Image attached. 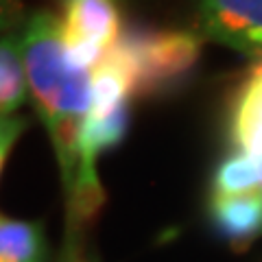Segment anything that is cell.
Segmentation results:
<instances>
[{
  "label": "cell",
  "instance_id": "obj_1",
  "mask_svg": "<svg viewBox=\"0 0 262 262\" xmlns=\"http://www.w3.org/2000/svg\"><path fill=\"white\" fill-rule=\"evenodd\" d=\"M20 35L29 101L53 144L61 190L68 192L79 170L77 142L92 101V70L77 66L66 53L59 15L44 9L29 13Z\"/></svg>",
  "mask_w": 262,
  "mask_h": 262
},
{
  "label": "cell",
  "instance_id": "obj_2",
  "mask_svg": "<svg viewBox=\"0 0 262 262\" xmlns=\"http://www.w3.org/2000/svg\"><path fill=\"white\" fill-rule=\"evenodd\" d=\"M201 33L125 27L112 55L127 70L131 96L155 98L182 88L201 59Z\"/></svg>",
  "mask_w": 262,
  "mask_h": 262
},
{
  "label": "cell",
  "instance_id": "obj_3",
  "mask_svg": "<svg viewBox=\"0 0 262 262\" xmlns=\"http://www.w3.org/2000/svg\"><path fill=\"white\" fill-rule=\"evenodd\" d=\"M122 29L118 0H68L59 15L66 53L85 70H94L107 57Z\"/></svg>",
  "mask_w": 262,
  "mask_h": 262
},
{
  "label": "cell",
  "instance_id": "obj_4",
  "mask_svg": "<svg viewBox=\"0 0 262 262\" xmlns=\"http://www.w3.org/2000/svg\"><path fill=\"white\" fill-rule=\"evenodd\" d=\"M201 37L262 59V0H196Z\"/></svg>",
  "mask_w": 262,
  "mask_h": 262
},
{
  "label": "cell",
  "instance_id": "obj_5",
  "mask_svg": "<svg viewBox=\"0 0 262 262\" xmlns=\"http://www.w3.org/2000/svg\"><path fill=\"white\" fill-rule=\"evenodd\" d=\"M208 216L214 232L234 249L247 247L262 234V201L258 192L238 196H212Z\"/></svg>",
  "mask_w": 262,
  "mask_h": 262
},
{
  "label": "cell",
  "instance_id": "obj_6",
  "mask_svg": "<svg viewBox=\"0 0 262 262\" xmlns=\"http://www.w3.org/2000/svg\"><path fill=\"white\" fill-rule=\"evenodd\" d=\"M229 134L236 149L262 158V61H256L234 101Z\"/></svg>",
  "mask_w": 262,
  "mask_h": 262
},
{
  "label": "cell",
  "instance_id": "obj_7",
  "mask_svg": "<svg viewBox=\"0 0 262 262\" xmlns=\"http://www.w3.org/2000/svg\"><path fill=\"white\" fill-rule=\"evenodd\" d=\"M48 258L51 249L42 221L0 212V262H48Z\"/></svg>",
  "mask_w": 262,
  "mask_h": 262
},
{
  "label": "cell",
  "instance_id": "obj_8",
  "mask_svg": "<svg viewBox=\"0 0 262 262\" xmlns=\"http://www.w3.org/2000/svg\"><path fill=\"white\" fill-rule=\"evenodd\" d=\"M29 101V81L24 68L20 31L0 33V118L18 114Z\"/></svg>",
  "mask_w": 262,
  "mask_h": 262
},
{
  "label": "cell",
  "instance_id": "obj_9",
  "mask_svg": "<svg viewBox=\"0 0 262 262\" xmlns=\"http://www.w3.org/2000/svg\"><path fill=\"white\" fill-rule=\"evenodd\" d=\"M258 164L249 153L227 155L212 175V196H238L260 190Z\"/></svg>",
  "mask_w": 262,
  "mask_h": 262
},
{
  "label": "cell",
  "instance_id": "obj_10",
  "mask_svg": "<svg viewBox=\"0 0 262 262\" xmlns=\"http://www.w3.org/2000/svg\"><path fill=\"white\" fill-rule=\"evenodd\" d=\"M29 127H31V120L20 112L0 118V175H3L5 164L9 160L11 151L15 149V144H18V140L24 136V131Z\"/></svg>",
  "mask_w": 262,
  "mask_h": 262
},
{
  "label": "cell",
  "instance_id": "obj_11",
  "mask_svg": "<svg viewBox=\"0 0 262 262\" xmlns=\"http://www.w3.org/2000/svg\"><path fill=\"white\" fill-rule=\"evenodd\" d=\"M27 5L24 0H0V33L20 31L27 22Z\"/></svg>",
  "mask_w": 262,
  "mask_h": 262
},
{
  "label": "cell",
  "instance_id": "obj_12",
  "mask_svg": "<svg viewBox=\"0 0 262 262\" xmlns=\"http://www.w3.org/2000/svg\"><path fill=\"white\" fill-rule=\"evenodd\" d=\"M57 262H92V260H85L81 253H75V256H59Z\"/></svg>",
  "mask_w": 262,
  "mask_h": 262
},
{
  "label": "cell",
  "instance_id": "obj_13",
  "mask_svg": "<svg viewBox=\"0 0 262 262\" xmlns=\"http://www.w3.org/2000/svg\"><path fill=\"white\" fill-rule=\"evenodd\" d=\"M57 3H59V5H66V3H68V0H57Z\"/></svg>",
  "mask_w": 262,
  "mask_h": 262
},
{
  "label": "cell",
  "instance_id": "obj_14",
  "mask_svg": "<svg viewBox=\"0 0 262 262\" xmlns=\"http://www.w3.org/2000/svg\"><path fill=\"white\" fill-rule=\"evenodd\" d=\"M258 194H260V201H262V190H258Z\"/></svg>",
  "mask_w": 262,
  "mask_h": 262
},
{
  "label": "cell",
  "instance_id": "obj_15",
  "mask_svg": "<svg viewBox=\"0 0 262 262\" xmlns=\"http://www.w3.org/2000/svg\"><path fill=\"white\" fill-rule=\"evenodd\" d=\"M258 61H262V59H258Z\"/></svg>",
  "mask_w": 262,
  "mask_h": 262
}]
</instances>
